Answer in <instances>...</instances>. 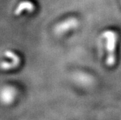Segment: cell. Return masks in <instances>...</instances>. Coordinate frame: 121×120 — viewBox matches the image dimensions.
<instances>
[{
    "mask_svg": "<svg viewBox=\"0 0 121 120\" xmlns=\"http://www.w3.org/2000/svg\"><path fill=\"white\" fill-rule=\"evenodd\" d=\"M17 91L12 87H6L0 91V101L4 104H10L15 99Z\"/></svg>",
    "mask_w": 121,
    "mask_h": 120,
    "instance_id": "3",
    "label": "cell"
},
{
    "mask_svg": "<svg viewBox=\"0 0 121 120\" xmlns=\"http://www.w3.org/2000/svg\"><path fill=\"white\" fill-rule=\"evenodd\" d=\"M78 25V20L76 18H67L57 25L55 28V31L58 34L64 33L66 31L73 29Z\"/></svg>",
    "mask_w": 121,
    "mask_h": 120,
    "instance_id": "4",
    "label": "cell"
},
{
    "mask_svg": "<svg viewBox=\"0 0 121 120\" xmlns=\"http://www.w3.org/2000/svg\"><path fill=\"white\" fill-rule=\"evenodd\" d=\"M4 55L6 58L10 59V61H3L0 63V67L3 70H11L16 68L20 65L21 62L20 57L14 52L11 50H6L4 52Z\"/></svg>",
    "mask_w": 121,
    "mask_h": 120,
    "instance_id": "2",
    "label": "cell"
},
{
    "mask_svg": "<svg viewBox=\"0 0 121 120\" xmlns=\"http://www.w3.org/2000/svg\"><path fill=\"white\" fill-rule=\"evenodd\" d=\"M36 6L30 0H23L18 3V5L14 11V14L15 15H20L24 11L28 12H32L35 10Z\"/></svg>",
    "mask_w": 121,
    "mask_h": 120,
    "instance_id": "5",
    "label": "cell"
},
{
    "mask_svg": "<svg viewBox=\"0 0 121 120\" xmlns=\"http://www.w3.org/2000/svg\"><path fill=\"white\" fill-rule=\"evenodd\" d=\"M103 37L105 40L107 58L106 64L109 66H112L116 62L115 50L117 42V34L113 30H106L103 33Z\"/></svg>",
    "mask_w": 121,
    "mask_h": 120,
    "instance_id": "1",
    "label": "cell"
}]
</instances>
